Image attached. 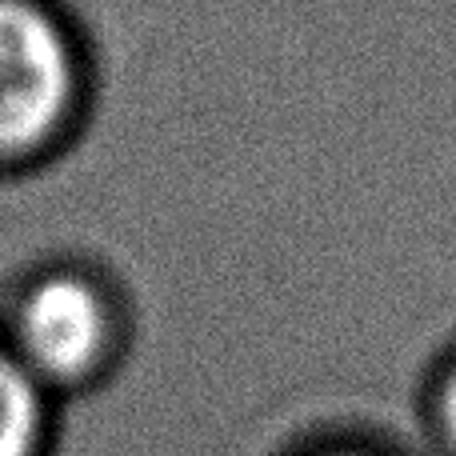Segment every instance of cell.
Returning a JSON list of instances; mask_svg holds the SVG:
<instances>
[{"label":"cell","instance_id":"1","mask_svg":"<svg viewBox=\"0 0 456 456\" xmlns=\"http://www.w3.org/2000/svg\"><path fill=\"white\" fill-rule=\"evenodd\" d=\"M133 337L128 292L85 256L37 260L0 297V345L61 404L109 385Z\"/></svg>","mask_w":456,"mask_h":456},{"label":"cell","instance_id":"2","mask_svg":"<svg viewBox=\"0 0 456 456\" xmlns=\"http://www.w3.org/2000/svg\"><path fill=\"white\" fill-rule=\"evenodd\" d=\"M96 101V61L64 0H0V181L56 165Z\"/></svg>","mask_w":456,"mask_h":456},{"label":"cell","instance_id":"3","mask_svg":"<svg viewBox=\"0 0 456 456\" xmlns=\"http://www.w3.org/2000/svg\"><path fill=\"white\" fill-rule=\"evenodd\" d=\"M64 404L0 345V456H53Z\"/></svg>","mask_w":456,"mask_h":456},{"label":"cell","instance_id":"4","mask_svg":"<svg viewBox=\"0 0 456 456\" xmlns=\"http://www.w3.org/2000/svg\"><path fill=\"white\" fill-rule=\"evenodd\" d=\"M412 404L425 452L456 456V337L425 364Z\"/></svg>","mask_w":456,"mask_h":456},{"label":"cell","instance_id":"5","mask_svg":"<svg viewBox=\"0 0 456 456\" xmlns=\"http://www.w3.org/2000/svg\"><path fill=\"white\" fill-rule=\"evenodd\" d=\"M281 456H417V452L404 449L393 436L377 433V428L337 425V428H316V433H308L305 441H297Z\"/></svg>","mask_w":456,"mask_h":456}]
</instances>
